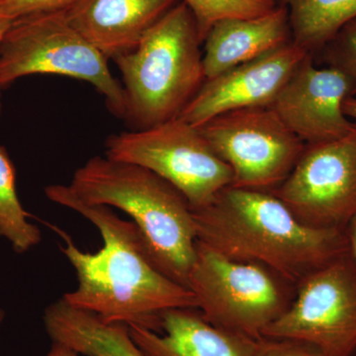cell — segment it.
I'll return each mask as SVG.
<instances>
[{
	"instance_id": "9a60e30c",
	"label": "cell",
	"mask_w": 356,
	"mask_h": 356,
	"mask_svg": "<svg viewBox=\"0 0 356 356\" xmlns=\"http://www.w3.org/2000/svg\"><path fill=\"white\" fill-rule=\"evenodd\" d=\"M292 32L285 7L252 18H228L219 21L203 42V70L213 79L291 43Z\"/></svg>"
},
{
	"instance_id": "4fadbf2b",
	"label": "cell",
	"mask_w": 356,
	"mask_h": 356,
	"mask_svg": "<svg viewBox=\"0 0 356 356\" xmlns=\"http://www.w3.org/2000/svg\"><path fill=\"white\" fill-rule=\"evenodd\" d=\"M180 0H74L64 13L83 38L108 60L134 50Z\"/></svg>"
},
{
	"instance_id": "5b68a950",
	"label": "cell",
	"mask_w": 356,
	"mask_h": 356,
	"mask_svg": "<svg viewBox=\"0 0 356 356\" xmlns=\"http://www.w3.org/2000/svg\"><path fill=\"white\" fill-rule=\"evenodd\" d=\"M187 288L208 322L254 339L287 311L296 292L268 267L231 259L198 241Z\"/></svg>"
},
{
	"instance_id": "4316f807",
	"label": "cell",
	"mask_w": 356,
	"mask_h": 356,
	"mask_svg": "<svg viewBox=\"0 0 356 356\" xmlns=\"http://www.w3.org/2000/svg\"><path fill=\"white\" fill-rule=\"evenodd\" d=\"M4 316H6V314H4L3 310L0 309V327H1L2 322H3Z\"/></svg>"
},
{
	"instance_id": "30bf717a",
	"label": "cell",
	"mask_w": 356,
	"mask_h": 356,
	"mask_svg": "<svg viewBox=\"0 0 356 356\" xmlns=\"http://www.w3.org/2000/svg\"><path fill=\"white\" fill-rule=\"evenodd\" d=\"M271 192L304 224L344 231L356 214V121L343 138L305 145L289 177Z\"/></svg>"
},
{
	"instance_id": "2e32d148",
	"label": "cell",
	"mask_w": 356,
	"mask_h": 356,
	"mask_svg": "<svg viewBox=\"0 0 356 356\" xmlns=\"http://www.w3.org/2000/svg\"><path fill=\"white\" fill-rule=\"evenodd\" d=\"M43 321L51 341L67 344L81 355L145 356L133 341L128 325L104 322L63 298L44 309Z\"/></svg>"
},
{
	"instance_id": "cb8c5ba5",
	"label": "cell",
	"mask_w": 356,
	"mask_h": 356,
	"mask_svg": "<svg viewBox=\"0 0 356 356\" xmlns=\"http://www.w3.org/2000/svg\"><path fill=\"white\" fill-rule=\"evenodd\" d=\"M44 356H81V355L67 344L53 341L50 350Z\"/></svg>"
},
{
	"instance_id": "7a4b0ae2",
	"label": "cell",
	"mask_w": 356,
	"mask_h": 356,
	"mask_svg": "<svg viewBox=\"0 0 356 356\" xmlns=\"http://www.w3.org/2000/svg\"><path fill=\"white\" fill-rule=\"evenodd\" d=\"M193 216L198 242L268 267L295 285L348 252L343 229L304 224L271 191L229 186Z\"/></svg>"
},
{
	"instance_id": "8992f818",
	"label": "cell",
	"mask_w": 356,
	"mask_h": 356,
	"mask_svg": "<svg viewBox=\"0 0 356 356\" xmlns=\"http://www.w3.org/2000/svg\"><path fill=\"white\" fill-rule=\"evenodd\" d=\"M108 58L70 24L64 10L13 21L0 43V90L33 74H58L88 81L104 96L109 111L124 119L125 92Z\"/></svg>"
},
{
	"instance_id": "d6986e66",
	"label": "cell",
	"mask_w": 356,
	"mask_h": 356,
	"mask_svg": "<svg viewBox=\"0 0 356 356\" xmlns=\"http://www.w3.org/2000/svg\"><path fill=\"white\" fill-rule=\"evenodd\" d=\"M191 9L204 42L211 28L228 18H252L271 13L274 0H180Z\"/></svg>"
},
{
	"instance_id": "ac0fdd59",
	"label": "cell",
	"mask_w": 356,
	"mask_h": 356,
	"mask_svg": "<svg viewBox=\"0 0 356 356\" xmlns=\"http://www.w3.org/2000/svg\"><path fill=\"white\" fill-rule=\"evenodd\" d=\"M16 189V170L8 152L0 145V236L10 243L16 254L37 247L42 233L28 220Z\"/></svg>"
},
{
	"instance_id": "52a82bcc",
	"label": "cell",
	"mask_w": 356,
	"mask_h": 356,
	"mask_svg": "<svg viewBox=\"0 0 356 356\" xmlns=\"http://www.w3.org/2000/svg\"><path fill=\"white\" fill-rule=\"evenodd\" d=\"M105 149L107 158L143 166L170 182L184 194L192 211L209 205L233 182L229 165L197 128L179 118L110 136Z\"/></svg>"
},
{
	"instance_id": "7402d4cb",
	"label": "cell",
	"mask_w": 356,
	"mask_h": 356,
	"mask_svg": "<svg viewBox=\"0 0 356 356\" xmlns=\"http://www.w3.org/2000/svg\"><path fill=\"white\" fill-rule=\"evenodd\" d=\"M74 0H0V14L11 20L32 14L65 10Z\"/></svg>"
},
{
	"instance_id": "603a6c76",
	"label": "cell",
	"mask_w": 356,
	"mask_h": 356,
	"mask_svg": "<svg viewBox=\"0 0 356 356\" xmlns=\"http://www.w3.org/2000/svg\"><path fill=\"white\" fill-rule=\"evenodd\" d=\"M346 241H348V254H350L356 268V214L351 218L344 229Z\"/></svg>"
},
{
	"instance_id": "277c9868",
	"label": "cell",
	"mask_w": 356,
	"mask_h": 356,
	"mask_svg": "<svg viewBox=\"0 0 356 356\" xmlns=\"http://www.w3.org/2000/svg\"><path fill=\"white\" fill-rule=\"evenodd\" d=\"M201 44L193 14L179 1L134 50L114 58L125 92L124 120L132 130L179 117L205 81Z\"/></svg>"
},
{
	"instance_id": "8fae6325",
	"label": "cell",
	"mask_w": 356,
	"mask_h": 356,
	"mask_svg": "<svg viewBox=\"0 0 356 356\" xmlns=\"http://www.w3.org/2000/svg\"><path fill=\"white\" fill-rule=\"evenodd\" d=\"M355 97V84L334 67L318 69L307 55L269 108L305 145L343 138L355 127L343 103Z\"/></svg>"
},
{
	"instance_id": "ffe728a7",
	"label": "cell",
	"mask_w": 356,
	"mask_h": 356,
	"mask_svg": "<svg viewBox=\"0 0 356 356\" xmlns=\"http://www.w3.org/2000/svg\"><path fill=\"white\" fill-rule=\"evenodd\" d=\"M318 55L323 56L327 67L339 70L351 79L356 97V17L346 22Z\"/></svg>"
},
{
	"instance_id": "44dd1931",
	"label": "cell",
	"mask_w": 356,
	"mask_h": 356,
	"mask_svg": "<svg viewBox=\"0 0 356 356\" xmlns=\"http://www.w3.org/2000/svg\"><path fill=\"white\" fill-rule=\"evenodd\" d=\"M254 356H332L316 344L289 337H261Z\"/></svg>"
},
{
	"instance_id": "d4e9b609",
	"label": "cell",
	"mask_w": 356,
	"mask_h": 356,
	"mask_svg": "<svg viewBox=\"0 0 356 356\" xmlns=\"http://www.w3.org/2000/svg\"><path fill=\"white\" fill-rule=\"evenodd\" d=\"M343 112L350 119L356 121V97H350L343 103Z\"/></svg>"
},
{
	"instance_id": "5bb4252c",
	"label": "cell",
	"mask_w": 356,
	"mask_h": 356,
	"mask_svg": "<svg viewBox=\"0 0 356 356\" xmlns=\"http://www.w3.org/2000/svg\"><path fill=\"white\" fill-rule=\"evenodd\" d=\"M145 356H254L257 339L211 324L197 308L163 312L159 332L130 325Z\"/></svg>"
},
{
	"instance_id": "6da1fadb",
	"label": "cell",
	"mask_w": 356,
	"mask_h": 356,
	"mask_svg": "<svg viewBox=\"0 0 356 356\" xmlns=\"http://www.w3.org/2000/svg\"><path fill=\"white\" fill-rule=\"evenodd\" d=\"M47 198L88 220L99 232L103 247L83 252L65 232L60 252L76 273L77 286L63 299L70 306L95 314L104 322L138 325L159 332L163 312L197 308L188 288L161 273L154 264L139 229L110 207L84 202L69 185L44 188Z\"/></svg>"
},
{
	"instance_id": "3957f363",
	"label": "cell",
	"mask_w": 356,
	"mask_h": 356,
	"mask_svg": "<svg viewBox=\"0 0 356 356\" xmlns=\"http://www.w3.org/2000/svg\"><path fill=\"white\" fill-rule=\"evenodd\" d=\"M69 186L84 202L132 218L159 270L187 288L198 240L193 211L181 192L143 166L106 156L89 159Z\"/></svg>"
},
{
	"instance_id": "7c38bea8",
	"label": "cell",
	"mask_w": 356,
	"mask_h": 356,
	"mask_svg": "<svg viewBox=\"0 0 356 356\" xmlns=\"http://www.w3.org/2000/svg\"><path fill=\"white\" fill-rule=\"evenodd\" d=\"M307 55L291 42L206 79L178 118L197 127L232 110L270 107Z\"/></svg>"
},
{
	"instance_id": "9c48e42d",
	"label": "cell",
	"mask_w": 356,
	"mask_h": 356,
	"mask_svg": "<svg viewBox=\"0 0 356 356\" xmlns=\"http://www.w3.org/2000/svg\"><path fill=\"white\" fill-rule=\"evenodd\" d=\"M262 337L316 344L332 356L356 353V268L350 254L307 274L291 305Z\"/></svg>"
},
{
	"instance_id": "ba28073f",
	"label": "cell",
	"mask_w": 356,
	"mask_h": 356,
	"mask_svg": "<svg viewBox=\"0 0 356 356\" xmlns=\"http://www.w3.org/2000/svg\"><path fill=\"white\" fill-rule=\"evenodd\" d=\"M196 128L229 165L236 188H277L305 147L269 107L232 110Z\"/></svg>"
},
{
	"instance_id": "e0dca14e",
	"label": "cell",
	"mask_w": 356,
	"mask_h": 356,
	"mask_svg": "<svg viewBox=\"0 0 356 356\" xmlns=\"http://www.w3.org/2000/svg\"><path fill=\"white\" fill-rule=\"evenodd\" d=\"M289 16L293 43L315 58L346 22L356 17V0H274Z\"/></svg>"
},
{
	"instance_id": "484cf974",
	"label": "cell",
	"mask_w": 356,
	"mask_h": 356,
	"mask_svg": "<svg viewBox=\"0 0 356 356\" xmlns=\"http://www.w3.org/2000/svg\"><path fill=\"white\" fill-rule=\"evenodd\" d=\"M13 20L9 19V18L6 17V16L1 15L0 14V43H1L2 39H3L4 35L7 32V30L9 29L11 24H13ZM2 113V103H1V97H0V118H1Z\"/></svg>"
}]
</instances>
